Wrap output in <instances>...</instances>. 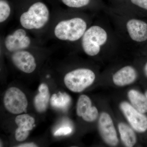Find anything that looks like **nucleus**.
<instances>
[{
    "mask_svg": "<svg viewBox=\"0 0 147 147\" xmlns=\"http://www.w3.org/2000/svg\"><path fill=\"white\" fill-rule=\"evenodd\" d=\"M144 72L145 74L147 77V62L144 67Z\"/></svg>",
    "mask_w": 147,
    "mask_h": 147,
    "instance_id": "nucleus-24",
    "label": "nucleus"
},
{
    "mask_svg": "<svg viewBox=\"0 0 147 147\" xmlns=\"http://www.w3.org/2000/svg\"><path fill=\"white\" fill-rule=\"evenodd\" d=\"M15 122L18 126L15 130V139L18 142H24L34 127V119L28 114H22L16 117Z\"/></svg>",
    "mask_w": 147,
    "mask_h": 147,
    "instance_id": "nucleus-10",
    "label": "nucleus"
},
{
    "mask_svg": "<svg viewBox=\"0 0 147 147\" xmlns=\"http://www.w3.org/2000/svg\"><path fill=\"white\" fill-rule=\"evenodd\" d=\"M118 128L124 145L127 147H133L136 143L137 138L132 129L123 123L119 124Z\"/></svg>",
    "mask_w": 147,
    "mask_h": 147,
    "instance_id": "nucleus-15",
    "label": "nucleus"
},
{
    "mask_svg": "<svg viewBox=\"0 0 147 147\" xmlns=\"http://www.w3.org/2000/svg\"><path fill=\"white\" fill-rule=\"evenodd\" d=\"M49 11L45 4L37 2L31 6L20 17L21 26L28 30L42 28L49 20Z\"/></svg>",
    "mask_w": 147,
    "mask_h": 147,
    "instance_id": "nucleus-2",
    "label": "nucleus"
},
{
    "mask_svg": "<svg viewBox=\"0 0 147 147\" xmlns=\"http://www.w3.org/2000/svg\"><path fill=\"white\" fill-rule=\"evenodd\" d=\"M98 128L101 137L107 144L115 146L119 139L113 120L108 113L103 112L100 114L98 120Z\"/></svg>",
    "mask_w": 147,
    "mask_h": 147,
    "instance_id": "nucleus-7",
    "label": "nucleus"
},
{
    "mask_svg": "<svg viewBox=\"0 0 147 147\" xmlns=\"http://www.w3.org/2000/svg\"><path fill=\"white\" fill-rule=\"evenodd\" d=\"M31 40L27 36L25 30L19 29L13 34L8 35L5 40L6 48L10 52H16L24 50L29 47Z\"/></svg>",
    "mask_w": 147,
    "mask_h": 147,
    "instance_id": "nucleus-8",
    "label": "nucleus"
},
{
    "mask_svg": "<svg viewBox=\"0 0 147 147\" xmlns=\"http://www.w3.org/2000/svg\"><path fill=\"white\" fill-rule=\"evenodd\" d=\"M66 5L70 7L79 8L88 5L90 0H61Z\"/></svg>",
    "mask_w": 147,
    "mask_h": 147,
    "instance_id": "nucleus-19",
    "label": "nucleus"
},
{
    "mask_svg": "<svg viewBox=\"0 0 147 147\" xmlns=\"http://www.w3.org/2000/svg\"><path fill=\"white\" fill-rule=\"evenodd\" d=\"M128 97L131 105L141 113L147 112V98L146 95L137 90H131L128 92Z\"/></svg>",
    "mask_w": 147,
    "mask_h": 147,
    "instance_id": "nucleus-14",
    "label": "nucleus"
},
{
    "mask_svg": "<svg viewBox=\"0 0 147 147\" xmlns=\"http://www.w3.org/2000/svg\"><path fill=\"white\" fill-rule=\"evenodd\" d=\"M98 116V112L97 108L94 106H92L90 111L82 118L86 121L91 122L95 120Z\"/></svg>",
    "mask_w": 147,
    "mask_h": 147,
    "instance_id": "nucleus-20",
    "label": "nucleus"
},
{
    "mask_svg": "<svg viewBox=\"0 0 147 147\" xmlns=\"http://www.w3.org/2000/svg\"><path fill=\"white\" fill-rule=\"evenodd\" d=\"M145 95H146V96L147 98V90L146 92H145Z\"/></svg>",
    "mask_w": 147,
    "mask_h": 147,
    "instance_id": "nucleus-25",
    "label": "nucleus"
},
{
    "mask_svg": "<svg viewBox=\"0 0 147 147\" xmlns=\"http://www.w3.org/2000/svg\"><path fill=\"white\" fill-rule=\"evenodd\" d=\"M92 107L91 100L90 98L86 95L82 94L79 96L77 101L76 114L82 117L89 111Z\"/></svg>",
    "mask_w": 147,
    "mask_h": 147,
    "instance_id": "nucleus-17",
    "label": "nucleus"
},
{
    "mask_svg": "<svg viewBox=\"0 0 147 147\" xmlns=\"http://www.w3.org/2000/svg\"><path fill=\"white\" fill-rule=\"evenodd\" d=\"M87 24L80 18L61 21L55 27L54 32L58 39L74 41L80 39L86 32Z\"/></svg>",
    "mask_w": 147,
    "mask_h": 147,
    "instance_id": "nucleus-1",
    "label": "nucleus"
},
{
    "mask_svg": "<svg viewBox=\"0 0 147 147\" xmlns=\"http://www.w3.org/2000/svg\"><path fill=\"white\" fill-rule=\"evenodd\" d=\"M131 1L135 5L147 10V0H131Z\"/></svg>",
    "mask_w": 147,
    "mask_h": 147,
    "instance_id": "nucleus-22",
    "label": "nucleus"
},
{
    "mask_svg": "<svg viewBox=\"0 0 147 147\" xmlns=\"http://www.w3.org/2000/svg\"><path fill=\"white\" fill-rule=\"evenodd\" d=\"M11 60L14 65L25 73H31L36 68L35 58L28 51L19 50L14 52L11 56Z\"/></svg>",
    "mask_w": 147,
    "mask_h": 147,
    "instance_id": "nucleus-9",
    "label": "nucleus"
},
{
    "mask_svg": "<svg viewBox=\"0 0 147 147\" xmlns=\"http://www.w3.org/2000/svg\"><path fill=\"white\" fill-rule=\"evenodd\" d=\"M129 36L134 41L142 42L147 40V24L142 20L132 19L126 24Z\"/></svg>",
    "mask_w": 147,
    "mask_h": 147,
    "instance_id": "nucleus-11",
    "label": "nucleus"
},
{
    "mask_svg": "<svg viewBox=\"0 0 147 147\" xmlns=\"http://www.w3.org/2000/svg\"><path fill=\"white\" fill-rule=\"evenodd\" d=\"M72 128L69 126H64L58 129L54 133L55 136H65L71 133Z\"/></svg>",
    "mask_w": 147,
    "mask_h": 147,
    "instance_id": "nucleus-21",
    "label": "nucleus"
},
{
    "mask_svg": "<svg viewBox=\"0 0 147 147\" xmlns=\"http://www.w3.org/2000/svg\"><path fill=\"white\" fill-rule=\"evenodd\" d=\"M10 7L5 1H0V22L2 23L6 21L10 14Z\"/></svg>",
    "mask_w": 147,
    "mask_h": 147,
    "instance_id": "nucleus-18",
    "label": "nucleus"
},
{
    "mask_svg": "<svg viewBox=\"0 0 147 147\" xmlns=\"http://www.w3.org/2000/svg\"><path fill=\"white\" fill-rule=\"evenodd\" d=\"M71 98L66 93L59 92L58 94H55L50 99L51 105L53 107L60 109H65L70 104Z\"/></svg>",
    "mask_w": 147,
    "mask_h": 147,
    "instance_id": "nucleus-16",
    "label": "nucleus"
},
{
    "mask_svg": "<svg viewBox=\"0 0 147 147\" xmlns=\"http://www.w3.org/2000/svg\"><path fill=\"white\" fill-rule=\"evenodd\" d=\"M18 147H37L36 145L33 143H27L21 144L17 146Z\"/></svg>",
    "mask_w": 147,
    "mask_h": 147,
    "instance_id": "nucleus-23",
    "label": "nucleus"
},
{
    "mask_svg": "<svg viewBox=\"0 0 147 147\" xmlns=\"http://www.w3.org/2000/svg\"><path fill=\"white\" fill-rule=\"evenodd\" d=\"M137 77V73L135 69L130 66H127L116 72L113 79L115 85L121 87L133 83Z\"/></svg>",
    "mask_w": 147,
    "mask_h": 147,
    "instance_id": "nucleus-12",
    "label": "nucleus"
},
{
    "mask_svg": "<svg viewBox=\"0 0 147 147\" xmlns=\"http://www.w3.org/2000/svg\"><path fill=\"white\" fill-rule=\"evenodd\" d=\"M38 93L35 96V108L38 113L45 112L47 109L50 98L49 88L46 84H40L38 87Z\"/></svg>",
    "mask_w": 147,
    "mask_h": 147,
    "instance_id": "nucleus-13",
    "label": "nucleus"
},
{
    "mask_svg": "<svg viewBox=\"0 0 147 147\" xmlns=\"http://www.w3.org/2000/svg\"><path fill=\"white\" fill-rule=\"evenodd\" d=\"M120 108L130 125L136 131L144 132L147 129V117L128 102H121Z\"/></svg>",
    "mask_w": 147,
    "mask_h": 147,
    "instance_id": "nucleus-6",
    "label": "nucleus"
},
{
    "mask_svg": "<svg viewBox=\"0 0 147 147\" xmlns=\"http://www.w3.org/2000/svg\"><path fill=\"white\" fill-rule=\"evenodd\" d=\"M95 75L90 69L80 68L67 74L64 78L66 86L74 92H81L94 82Z\"/></svg>",
    "mask_w": 147,
    "mask_h": 147,
    "instance_id": "nucleus-3",
    "label": "nucleus"
},
{
    "mask_svg": "<svg viewBox=\"0 0 147 147\" xmlns=\"http://www.w3.org/2000/svg\"><path fill=\"white\" fill-rule=\"evenodd\" d=\"M107 38V33L104 29L98 26H93L86 30L82 36L83 50L89 56H96L100 52V46L106 42Z\"/></svg>",
    "mask_w": 147,
    "mask_h": 147,
    "instance_id": "nucleus-4",
    "label": "nucleus"
},
{
    "mask_svg": "<svg viewBox=\"0 0 147 147\" xmlns=\"http://www.w3.org/2000/svg\"><path fill=\"white\" fill-rule=\"evenodd\" d=\"M6 110L13 115H19L26 112L28 106L26 95L21 90L15 87L7 90L3 98Z\"/></svg>",
    "mask_w": 147,
    "mask_h": 147,
    "instance_id": "nucleus-5",
    "label": "nucleus"
}]
</instances>
